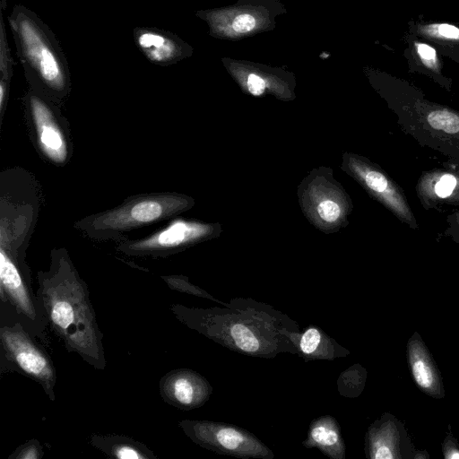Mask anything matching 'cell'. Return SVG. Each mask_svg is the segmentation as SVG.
I'll return each mask as SVG.
<instances>
[{
  "label": "cell",
  "mask_w": 459,
  "mask_h": 459,
  "mask_svg": "<svg viewBox=\"0 0 459 459\" xmlns=\"http://www.w3.org/2000/svg\"><path fill=\"white\" fill-rule=\"evenodd\" d=\"M169 309L181 324L232 351L263 359L297 354L289 334L300 331L299 324L264 302L234 298L222 307L174 303Z\"/></svg>",
  "instance_id": "1"
},
{
  "label": "cell",
  "mask_w": 459,
  "mask_h": 459,
  "mask_svg": "<svg viewBox=\"0 0 459 459\" xmlns=\"http://www.w3.org/2000/svg\"><path fill=\"white\" fill-rule=\"evenodd\" d=\"M37 299L53 333L69 352L92 368L107 367L100 331L87 283L76 270L67 250L50 252L48 270L37 273Z\"/></svg>",
  "instance_id": "2"
},
{
  "label": "cell",
  "mask_w": 459,
  "mask_h": 459,
  "mask_svg": "<svg viewBox=\"0 0 459 459\" xmlns=\"http://www.w3.org/2000/svg\"><path fill=\"white\" fill-rule=\"evenodd\" d=\"M7 20L29 86L56 105L65 101L72 90L71 74L52 30L22 4H15Z\"/></svg>",
  "instance_id": "3"
},
{
  "label": "cell",
  "mask_w": 459,
  "mask_h": 459,
  "mask_svg": "<svg viewBox=\"0 0 459 459\" xmlns=\"http://www.w3.org/2000/svg\"><path fill=\"white\" fill-rule=\"evenodd\" d=\"M188 204L185 196L174 193L136 195L114 208L77 221L74 228L91 239L118 243L132 230L172 219Z\"/></svg>",
  "instance_id": "4"
},
{
  "label": "cell",
  "mask_w": 459,
  "mask_h": 459,
  "mask_svg": "<svg viewBox=\"0 0 459 459\" xmlns=\"http://www.w3.org/2000/svg\"><path fill=\"white\" fill-rule=\"evenodd\" d=\"M40 189L35 178L23 169L2 171L0 178V253L22 267L36 226Z\"/></svg>",
  "instance_id": "5"
},
{
  "label": "cell",
  "mask_w": 459,
  "mask_h": 459,
  "mask_svg": "<svg viewBox=\"0 0 459 459\" xmlns=\"http://www.w3.org/2000/svg\"><path fill=\"white\" fill-rule=\"evenodd\" d=\"M0 323L1 373L14 371L32 379L55 401L56 372L51 358L21 322Z\"/></svg>",
  "instance_id": "6"
},
{
  "label": "cell",
  "mask_w": 459,
  "mask_h": 459,
  "mask_svg": "<svg viewBox=\"0 0 459 459\" xmlns=\"http://www.w3.org/2000/svg\"><path fill=\"white\" fill-rule=\"evenodd\" d=\"M0 322L19 321L33 336L47 342V321L31 288L30 268L0 253Z\"/></svg>",
  "instance_id": "7"
},
{
  "label": "cell",
  "mask_w": 459,
  "mask_h": 459,
  "mask_svg": "<svg viewBox=\"0 0 459 459\" xmlns=\"http://www.w3.org/2000/svg\"><path fill=\"white\" fill-rule=\"evenodd\" d=\"M178 427L194 443L214 453L240 459H273V452L249 430L212 420H183Z\"/></svg>",
  "instance_id": "8"
},
{
  "label": "cell",
  "mask_w": 459,
  "mask_h": 459,
  "mask_svg": "<svg viewBox=\"0 0 459 459\" xmlns=\"http://www.w3.org/2000/svg\"><path fill=\"white\" fill-rule=\"evenodd\" d=\"M23 102L40 152L56 165L66 164L71 156V142L57 105L30 86Z\"/></svg>",
  "instance_id": "9"
},
{
  "label": "cell",
  "mask_w": 459,
  "mask_h": 459,
  "mask_svg": "<svg viewBox=\"0 0 459 459\" xmlns=\"http://www.w3.org/2000/svg\"><path fill=\"white\" fill-rule=\"evenodd\" d=\"M204 233V228L202 225L175 220L144 238L120 241L117 243L116 249L127 256L167 257L199 239Z\"/></svg>",
  "instance_id": "10"
},
{
  "label": "cell",
  "mask_w": 459,
  "mask_h": 459,
  "mask_svg": "<svg viewBox=\"0 0 459 459\" xmlns=\"http://www.w3.org/2000/svg\"><path fill=\"white\" fill-rule=\"evenodd\" d=\"M416 450L403 422L390 412L372 422L365 434L368 459H413Z\"/></svg>",
  "instance_id": "11"
},
{
  "label": "cell",
  "mask_w": 459,
  "mask_h": 459,
  "mask_svg": "<svg viewBox=\"0 0 459 459\" xmlns=\"http://www.w3.org/2000/svg\"><path fill=\"white\" fill-rule=\"evenodd\" d=\"M162 400L179 410L202 407L210 398L212 386L200 373L190 368H176L166 373L159 382Z\"/></svg>",
  "instance_id": "12"
},
{
  "label": "cell",
  "mask_w": 459,
  "mask_h": 459,
  "mask_svg": "<svg viewBox=\"0 0 459 459\" xmlns=\"http://www.w3.org/2000/svg\"><path fill=\"white\" fill-rule=\"evenodd\" d=\"M135 46L152 64L169 66L188 56L192 50L177 35L155 27H135L133 30Z\"/></svg>",
  "instance_id": "13"
},
{
  "label": "cell",
  "mask_w": 459,
  "mask_h": 459,
  "mask_svg": "<svg viewBox=\"0 0 459 459\" xmlns=\"http://www.w3.org/2000/svg\"><path fill=\"white\" fill-rule=\"evenodd\" d=\"M406 359L417 387L432 398H444L446 390L441 372L418 332H414L407 342Z\"/></svg>",
  "instance_id": "14"
},
{
  "label": "cell",
  "mask_w": 459,
  "mask_h": 459,
  "mask_svg": "<svg viewBox=\"0 0 459 459\" xmlns=\"http://www.w3.org/2000/svg\"><path fill=\"white\" fill-rule=\"evenodd\" d=\"M289 338L297 349V355L305 361L333 360L344 358L351 353L348 349L315 325H309L303 332L290 333Z\"/></svg>",
  "instance_id": "15"
},
{
  "label": "cell",
  "mask_w": 459,
  "mask_h": 459,
  "mask_svg": "<svg viewBox=\"0 0 459 459\" xmlns=\"http://www.w3.org/2000/svg\"><path fill=\"white\" fill-rule=\"evenodd\" d=\"M341 430L333 416L316 417L310 422L302 445L306 448H317L331 459H345L346 446Z\"/></svg>",
  "instance_id": "16"
},
{
  "label": "cell",
  "mask_w": 459,
  "mask_h": 459,
  "mask_svg": "<svg viewBox=\"0 0 459 459\" xmlns=\"http://www.w3.org/2000/svg\"><path fill=\"white\" fill-rule=\"evenodd\" d=\"M409 32L459 64V26L447 22H410Z\"/></svg>",
  "instance_id": "17"
},
{
  "label": "cell",
  "mask_w": 459,
  "mask_h": 459,
  "mask_svg": "<svg viewBox=\"0 0 459 459\" xmlns=\"http://www.w3.org/2000/svg\"><path fill=\"white\" fill-rule=\"evenodd\" d=\"M404 56L410 70L423 73L437 81H448L442 74L443 62L437 50L429 43L409 32Z\"/></svg>",
  "instance_id": "18"
},
{
  "label": "cell",
  "mask_w": 459,
  "mask_h": 459,
  "mask_svg": "<svg viewBox=\"0 0 459 459\" xmlns=\"http://www.w3.org/2000/svg\"><path fill=\"white\" fill-rule=\"evenodd\" d=\"M89 443L107 456L118 459H159L144 444L117 434H92Z\"/></svg>",
  "instance_id": "19"
},
{
  "label": "cell",
  "mask_w": 459,
  "mask_h": 459,
  "mask_svg": "<svg viewBox=\"0 0 459 459\" xmlns=\"http://www.w3.org/2000/svg\"><path fill=\"white\" fill-rule=\"evenodd\" d=\"M368 372L359 363L353 364L342 371L337 378L339 394L347 398H356L364 390Z\"/></svg>",
  "instance_id": "20"
},
{
  "label": "cell",
  "mask_w": 459,
  "mask_h": 459,
  "mask_svg": "<svg viewBox=\"0 0 459 459\" xmlns=\"http://www.w3.org/2000/svg\"><path fill=\"white\" fill-rule=\"evenodd\" d=\"M160 278L168 285L170 290L194 295L199 298L207 299L221 304L225 305L226 302L218 300L212 294L203 290L202 288L190 282L189 279L184 275H161Z\"/></svg>",
  "instance_id": "21"
},
{
  "label": "cell",
  "mask_w": 459,
  "mask_h": 459,
  "mask_svg": "<svg viewBox=\"0 0 459 459\" xmlns=\"http://www.w3.org/2000/svg\"><path fill=\"white\" fill-rule=\"evenodd\" d=\"M4 10L0 8V78L11 82L13 75L14 60L9 48L5 23L3 18Z\"/></svg>",
  "instance_id": "22"
},
{
  "label": "cell",
  "mask_w": 459,
  "mask_h": 459,
  "mask_svg": "<svg viewBox=\"0 0 459 459\" xmlns=\"http://www.w3.org/2000/svg\"><path fill=\"white\" fill-rule=\"evenodd\" d=\"M429 126L437 130L448 134L459 132V117L446 109H437L431 111L428 116Z\"/></svg>",
  "instance_id": "23"
},
{
  "label": "cell",
  "mask_w": 459,
  "mask_h": 459,
  "mask_svg": "<svg viewBox=\"0 0 459 459\" xmlns=\"http://www.w3.org/2000/svg\"><path fill=\"white\" fill-rule=\"evenodd\" d=\"M44 455V450L39 440L33 438L20 445L8 459H40Z\"/></svg>",
  "instance_id": "24"
},
{
  "label": "cell",
  "mask_w": 459,
  "mask_h": 459,
  "mask_svg": "<svg viewBox=\"0 0 459 459\" xmlns=\"http://www.w3.org/2000/svg\"><path fill=\"white\" fill-rule=\"evenodd\" d=\"M448 430L442 442V454L445 459H459V443L454 436L451 425L448 424Z\"/></svg>",
  "instance_id": "25"
},
{
  "label": "cell",
  "mask_w": 459,
  "mask_h": 459,
  "mask_svg": "<svg viewBox=\"0 0 459 459\" xmlns=\"http://www.w3.org/2000/svg\"><path fill=\"white\" fill-rule=\"evenodd\" d=\"M364 178L367 186L377 193L382 194L389 190L387 179L377 171H368Z\"/></svg>",
  "instance_id": "26"
},
{
  "label": "cell",
  "mask_w": 459,
  "mask_h": 459,
  "mask_svg": "<svg viewBox=\"0 0 459 459\" xmlns=\"http://www.w3.org/2000/svg\"><path fill=\"white\" fill-rule=\"evenodd\" d=\"M317 212L320 218L328 222L336 221L341 214L339 205L330 200L321 202L317 206Z\"/></svg>",
  "instance_id": "27"
},
{
  "label": "cell",
  "mask_w": 459,
  "mask_h": 459,
  "mask_svg": "<svg viewBox=\"0 0 459 459\" xmlns=\"http://www.w3.org/2000/svg\"><path fill=\"white\" fill-rule=\"evenodd\" d=\"M456 179L454 176L446 174L441 177L435 186V192L440 197L450 195L455 187Z\"/></svg>",
  "instance_id": "28"
},
{
  "label": "cell",
  "mask_w": 459,
  "mask_h": 459,
  "mask_svg": "<svg viewBox=\"0 0 459 459\" xmlns=\"http://www.w3.org/2000/svg\"><path fill=\"white\" fill-rule=\"evenodd\" d=\"M255 26V19L249 14L238 15L235 18L232 27L237 32L242 33L252 30Z\"/></svg>",
  "instance_id": "29"
},
{
  "label": "cell",
  "mask_w": 459,
  "mask_h": 459,
  "mask_svg": "<svg viewBox=\"0 0 459 459\" xmlns=\"http://www.w3.org/2000/svg\"><path fill=\"white\" fill-rule=\"evenodd\" d=\"M247 88L250 93L259 96L264 91L265 82L260 76L252 74L247 78Z\"/></svg>",
  "instance_id": "30"
},
{
  "label": "cell",
  "mask_w": 459,
  "mask_h": 459,
  "mask_svg": "<svg viewBox=\"0 0 459 459\" xmlns=\"http://www.w3.org/2000/svg\"><path fill=\"white\" fill-rule=\"evenodd\" d=\"M10 82L0 78V111L4 113V106L8 100Z\"/></svg>",
  "instance_id": "31"
},
{
  "label": "cell",
  "mask_w": 459,
  "mask_h": 459,
  "mask_svg": "<svg viewBox=\"0 0 459 459\" xmlns=\"http://www.w3.org/2000/svg\"><path fill=\"white\" fill-rule=\"evenodd\" d=\"M430 457L427 450H416L413 459H429Z\"/></svg>",
  "instance_id": "32"
},
{
  "label": "cell",
  "mask_w": 459,
  "mask_h": 459,
  "mask_svg": "<svg viewBox=\"0 0 459 459\" xmlns=\"http://www.w3.org/2000/svg\"><path fill=\"white\" fill-rule=\"evenodd\" d=\"M7 6V3H6V0H1V4H0V8L4 10Z\"/></svg>",
  "instance_id": "33"
}]
</instances>
